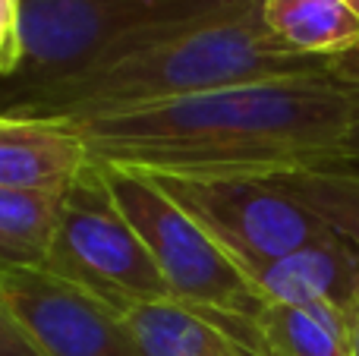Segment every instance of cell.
Masks as SVG:
<instances>
[{"mask_svg":"<svg viewBox=\"0 0 359 356\" xmlns=\"http://www.w3.org/2000/svg\"><path fill=\"white\" fill-rule=\"evenodd\" d=\"M356 104L331 73L217 88L161 104L57 117L92 161L155 177H280L328 167Z\"/></svg>","mask_w":359,"mask_h":356,"instance_id":"6da1fadb","label":"cell"},{"mask_svg":"<svg viewBox=\"0 0 359 356\" xmlns=\"http://www.w3.org/2000/svg\"><path fill=\"white\" fill-rule=\"evenodd\" d=\"M265 0H240L217 13L139 32L107 48L79 73L35 88H10L13 117H82L161 104L217 88L331 73V60L280 44L262 16Z\"/></svg>","mask_w":359,"mask_h":356,"instance_id":"7a4b0ae2","label":"cell"},{"mask_svg":"<svg viewBox=\"0 0 359 356\" xmlns=\"http://www.w3.org/2000/svg\"><path fill=\"white\" fill-rule=\"evenodd\" d=\"M101 170L114 202L149 246L170 296L202 313L249 356H255L252 319L268 300L246 271L196 224V218H189L164 189H158L151 177L114 164H101Z\"/></svg>","mask_w":359,"mask_h":356,"instance_id":"3957f363","label":"cell"},{"mask_svg":"<svg viewBox=\"0 0 359 356\" xmlns=\"http://www.w3.org/2000/svg\"><path fill=\"white\" fill-rule=\"evenodd\" d=\"M44 271L98 296L117 313L170 296L149 246L114 202L98 161L88 164L79 180L60 196V214Z\"/></svg>","mask_w":359,"mask_h":356,"instance_id":"277c9868","label":"cell"},{"mask_svg":"<svg viewBox=\"0 0 359 356\" xmlns=\"http://www.w3.org/2000/svg\"><path fill=\"white\" fill-rule=\"evenodd\" d=\"M145 177L196 218L249 281L271 262L331 231L274 177Z\"/></svg>","mask_w":359,"mask_h":356,"instance_id":"5b68a950","label":"cell"},{"mask_svg":"<svg viewBox=\"0 0 359 356\" xmlns=\"http://www.w3.org/2000/svg\"><path fill=\"white\" fill-rule=\"evenodd\" d=\"M240 0H22V67L4 85L57 82L139 35L233 6Z\"/></svg>","mask_w":359,"mask_h":356,"instance_id":"8992f818","label":"cell"},{"mask_svg":"<svg viewBox=\"0 0 359 356\" xmlns=\"http://www.w3.org/2000/svg\"><path fill=\"white\" fill-rule=\"evenodd\" d=\"M0 303L38 356H142L123 313L44 268L0 265Z\"/></svg>","mask_w":359,"mask_h":356,"instance_id":"52a82bcc","label":"cell"},{"mask_svg":"<svg viewBox=\"0 0 359 356\" xmlns=\"http://www.w3.org/2000/svg\"><path fill=\"white\" fill-rule=\"evenodd\" d=\"M268 303L328 309L347 319L359 294V249L337 231L293 249L252 278Z\"/></svg>","mask_w":359,"mask_h":356,"instance_id":"ba28073f","label":"cell"},{"mask_svg":"<svg viewBox=\"0 0 359 356\" xmlns=\"http://www.w3.org/2000/svg\"><path fill=\"white\" fill-rule=\"evenodd\" d=\"M92 164L73 123L57 117H0V189L67 193Z\"/></svg>","mask_w":359,"mask_h":356,"instance_id":"9c48e42d","label":"cell"},{"mask_svg":"<svg viewBox=\"0 0 359 356\" xmlns=\"http://www.w3.org/2000/svg\"><path fill=\"white\" fill-rule=\"evenodd\" d=\"M123 319L142 356H249L224 328L174 296L139 303Z\"/></svg>","mask_w":359,"mask_h":356,"instance_id":"30bf717a","label":"cell"},{"mask_svg":"<svg viewBox=\"0 0 359 356\" xmlns=\"http://www.w3.org/2000/svg\"><path fill=\"white\" fill-rule=\"evenodd\" d=\"M262 16L280 44L303 57L334 60L359 48V16L347 0H265Z\"/></svg>","mask_w":359,"mask_h":356,"instance_id":"8fae6325","label":"cell"},{"mask_svg":"<svg viewBox=\"0 0 359 356\" xmlns=\"http://www.w3.org/2000/svg\"><path fill=\"white\" fill-rule=\"evenodd\" d=\"M255 356H353L347 319L328 309L265 303L252 319Z\"/></svg>","mask_w":359,"mask_h":356,"instance_id":"7c38bea8","label":"cell"},{"mask_svg":"<svg viewBox=\"0 0 359 356\" xmlns=\"http://www.w3.org/2000/svg\"><path fill=\"white\" fill-rule=\"evenodd\" d=\"M63 193L0 189V265L44 268Z\"/></svg>","mask_w":359,"mask_h":356,"instance_id":"4fadbf2b","label":"cell"},{"mask_svg":"<svg viewBox=\"0 0 359 356\" xmlns=\"http://www.w3.org/2000/svg\"><path fill=\"white\" fill-rule=\"evenodd\" d=\"M274 180L359 249V170H293Z\"/></svg>","mask_w":359,"mask_h":356,"instance_id":"5bb4252c","label":"cell"},{"mask_svg":"<svg viewBox=\"0 0 359 356\" xmlns=\"http://www.w3.org/2000/svg\"><path fill=\"white\" fill-rule=\"evenodd\" d=\"M22 67V0H0V82Z\"/></svg>","mask_w":359,"mask_h":356,"instance_id":"9a60e30c","label":"cell"},{"mask_svg":"<svg viewBox=\"0 0 359 356\" xmlns=\"http://www.w3.org/2000/svg\"><path fill=\"white\" fill-rule=\"evenodd\" d=\"M0 356H38L25 341V334L16 328V322L10 319L4 303H0Z\"/></svg>","mask_w":359,"mask_h":356,"instance_id":"2e32d148","label":"cell"},{"mask_svg":"<svg viewBox=\"0 0 359 356\" xmlns=\"http://www.w3.org/2000/svg\"><path fill=\"white\" fill-rule=\"evenodd\" d=\"M331 76L347 88V95L359 107V48L347 50V54H341V57H334V60H331Z\"/></svg>","mask_w":359,"mask_h":356,"instance_id":"e0dca14e","label":"cell"},{"mask_svg":"<svg viewBox=\"0 0 359 356\" xmlns=\"http://www.w3.org/2000/svg\"><path fill=\"white\" fill-rule=\"evenodd\" d=\"M316 170H359V107H356V117L347 130V139L341 145V155L328 164V167H316Z\"/></svg>","mask_w":359,"mask_h":356,"instance_id":"ac0fdd59","label":"cell"},{"mask_svg":"<svg viewBox=\"0 0 359 356\" xmlns=\"http://www.w3.org/2000/svg\"><path fill=\"white\" fill-rule=\"evenodd\" d=\"M347 338H350V350H353V356H359V294L347 309Z\"/></svg>","mask_w":359,"mask_h":356,"instance_id":"d6986e66","label":"cell"},{"mask_svg":"<svg viewBox=\"0 0 359 356\" xmlns=\"http://www.w3.org/2000/svg\"><path fill=\"white\" fill-rule=\"evenodd\" d=\"M6 114H10V104H6V92L0 85V117H6Z\"/></svg>","mask_w":359,"mask_h":356,"instance_id":"ffe728a7","label":"cell"}]
</instances>
